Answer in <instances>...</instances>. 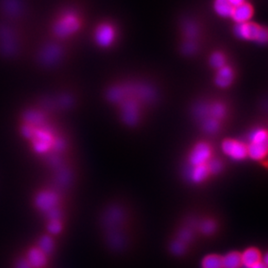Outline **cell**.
Instances as JSON below:
<instances>
[{"instance_id":"cell-21","label":"cell","mask_w":268,"mask_h":268,"mask_svg":"<svg viewBox=\"0 0 268 268\" xmlns=\"http://www.w3.org/2000/svg\"><path fill=\"white\" fill-rule=\"evenodd\" d=\"M47 230H48V234L50 235H56L61 232L63 229V224L59 220V218H55V219H50L47 223Z\"/></svg>"},{"instance_id":"cell-11","label":"cell","mask_w":268,"mask_h":268,"mask_svg":"<svg viewBox=\"0 0 268 268\" xmlns=\"http://www.w3.org/2000/svg\"><path fill=\"white\" fill-rule=\"evenodd\" d=\"M252 16H253V8L252 5L248 2H244L243 4L233 7L230 18L236 24H241V23H246L250 21Z\"/></svg>"},{"instance_id":"cell-3","label":"cell","mask_w":268,"mask_h":268,"mask_svg":"<svg viewBox=\"0 0 268 268\" xmlns=\"http://www.w3.org/2000/svg\"><path fill=\"white\" fill-rule=\"evenodd\" d=\"M80 18L74 12H67L54 24V33L59 37H67L76 33L81 27Z\"/></svg>"},{"instance_id":"cell-1","label":"cell","mask_w":268,"mask_h":268,"mask_svg":"<svg viewBox=\"0 0 268 268\" xmlns=\"http://www.w3.org/2000/svg\"><path fill=\"white\" fill-rule=\"evenodd\" d=\"M248 156L254 161H261L268 155V135L264 128H257L249 136Z\"/></svg>"},{"instance_id":"cell-9","label":"cell","mask_w":268,"mask_h":268,"mask_svg":"<svg viewBox=\"0 0 268 268\" xmlns=\"http://www.w3.org/2000/svg\"><path fill=\"white\" fill-rule=\"evenodd\" d=\"M25 260L32 268H45L48 264V255L36 246L29 248Z\"/></svg>"},{"instance_id":"cell-15","label":"cell","mask_w":268,"mask_h":268,"mask_svg":"<svg viewBox=\"0 0 268 268\" xmlns=\"http://www.w3.org/2000/svg\"><path fill=\"white\" fill-rule=\"evenodd\" d=\"M223 268H240L242 267L241 253L236 251L228 252L222 257Z\"/></svg>"},{"instance_id":"cell-12","label":"cell","mask_w":268,"mask_h":268,"mask_svg":"<svg viewBox=\"0 0 268 268\" xmlns=\"http://www.w3.org/2000/svg\"><path fill=\"white\" fill-rule=\"evenodd\" d=\"M234 79V73L230 66L225 65L219 69L215 76V84L220 88H228Z\"/></svg>"},{"instance_id":"cell-14","label":"cell","mask_w":268,"mask_h":268,"mask_svg":"<svg viewBox=\"0 0 268 268\" xmlns=\"http://www.w3.org/2000/svg\"><path fill=\"white\" fill-rule=\"evenodd\" d=\"M209 175L210 173L207 164L192 166V168L190 170V179L195 183H200L204 181Z\"/></svg>"},{"instance_id":"cell-23","label":"cell","mask_w":268,"mask_h":268,"mask_svg":"<svg viewBox=\"0 0 268 268\" xmlns=\"http://www.w3.org/2000/svg\"><path fill=\"white\" fill-rule=\"evenodd\" d=\"M208 168L210 174H217L220 172L222 168V163L220 162V161L216 160V159H211L208 162Z\"/></svg>"},{"instance_id":"cell-13","label":"cell","mask_w":268,"mask_h":268,"mask_svg":"<svg viewBox=\"0 0 268 268\" xmlns=\"http://www.w3.org/2000/svg\"><path fill=\"white\" fill-rule=\"evenodd\" d=\"M241 261L242 266H244L245 268H252L262 261L261 252L257 248H248L241 253Z\"/></svg>"},{"instance_id":"cell-16","label":"cell","mask_w":268,"mask_h":268,"mask_svg":"<svg viewBox=\"0 0 268 268\" xmlns=\"http://www.w3.org/2000/svg\"><path fill=\"white\" fill-rule=\"evenodd\" d=\"M214 9L219 16L222 18H230L232 14L233 6L228 0H214Z\"/></svg>"},{"instance_id":"cell-20","label":"cell","mask_w":268,"mask_h":268,"mask_svg":"<svg viewBox=\"0 0 268 268\" xmlns=\"http://www.w3.org/2000/svg\"><path fill=\"white\" fill-rule=\"evenodd\" d=\"M226 61H227V58H226L224 54L220 52L213 53L212 56L210 57L211 66L214 69H217V70L224 67L226 65Z\"/></svg>"},{"instance_id":"cell-22","label":"cell","mask_w":268,"mask_h":268,"mask_svg":"<svg viewBox=\"0 0 268 268\" xmlns=\"http://www.w3.org/2000/svg\"><path fill=\"white\" fill-rule=\"evenodd\" d=\"M203 128L206 132L214 134L220 129V121L216 120L213 117L205 119L203 123Z\"/></svg>"},{"instance_id":"cell-10","label":"cell","mask_w":268,"mask_h":268,"mask_svg":"<svg viewBox=\"0 0 268 268\" xmlns=\"http://www.w3.org/2000/svg\"><path fill=\"white\" fill-rule=\"evenodd\" d=\"M122 109L123 117L125 123L128 124H135L137 123L140 115V108L136 101L133 99L124 100L122 105Z\"/></svg>"},{"instance_id":"cell-24","label":"cell","mask_w":268,"mask_h":268,"mask_svg":"<svg viewBox=\"0 0 268 268\" xmlns=\"http://www.w3.org/2000/svg\"><path fill=\"white\" fill-rule=\"evenodd\" d=\"M214 228H215V227H214V225L211 221H206L201 226V230L205 233H211L214 230Z\"/></svg>"},{"instance_id":"cell-8","label":"cell","mask_w":268,"mask_h":268,"mask_svg":"<svg viewBox=\"0 0 268 268\" xmlns=\"http://www.w3.org/2000/svg\"><path fill=\"white\" fill-rule=\"evenodd\" d=\"M116 37V29L108 23L100 24L95 32L96 44L104 48L109 47L115 42Z\"/></svg>"},{"instance_id":"cell-25","label":"cell","mask_w":268,"mask_h":268,"mask_svg":"<svg viewBox=\"0 0 268 268\" xmlns=\"http://www.w3.org/2000/svg\"><path fill=\"white\" fill-rule=\"evenodd\" d=\"M229 3L232 4L233 7H235L237 5H240V4H243L244 2H246V0H228Z\"/></svg>"},{"instance_id":"cell-6","label":"cell","mask_w":268,"mask_h":268,"mask_svg":"<svg viewBox=\"0 0 268 268\" xmlns=\"http://www.w3.org/2000/svg\"><path fill=\"white\" fill-rule=\"evenodd\" d=\"M222 151L226 156L234 161H242L248 156V145L241 141L226 139L221 144Z\"/></svg>"},{"instance_id":"cell-17","label":"cell","mask_w":268,"mask_h":268,"mask_svg":"<svg viewBox=\"0 0 268 268\" xmlns=\"http://www.w3.org/2000/svg\"><path fill=\"white\" fill-rule=\"evenodd\" d=\"M36 246L49 256L53 252L54 248H55L53 236L50 235V234L41 236Z\"/></svg>"},{"instance_id":"cell-19","label":"cell","mask_w":268,"mask_h":268,"mask_svg":"<svg viewBox=\"0 0 268 268\" xmlns=\"http://www.w3.org/2000/svg\"><path fill=\"white\" fill-rule=\"evenodd\" d=\"M208 110H209V113L211 114L213 118H214V119H216L218 121L224 118V116H226V113H227L225 105L220 104V103L213 104L212 106L208 108Z\"/></svg>"},{"instance_id":"cell-7","label":"cell","mask_w":268,"mask_h":268,"mask_svg":"<svg viewBox=\"0 0 268 268\" xmlns=\"http://www.w3.org/2000/svg\"><path fill=\"white\" fill-rule=\"evenodd\" d=\"M212 148L207 143L201 142L194 147L189 156V163L191 166L208 164L212 159Z\"/></svg>"},{"instance_id":"cell-5","label":"cell","mask_w":268,"mask_h":268,"mask_svg":"<svg viewBox=\"0 0 268 268\" xmlns=\"http://www.w3.org/2000/svg\"><path fill=\"white\" fill-rule=\"evenodd\" d=\"M58 202H59L58 196L56 193L49 189L40 191L35 196V199H34V204L36 206V208L41 212L48 213L50 216L53 213L56 212Z\"/></svg>"},{"instance_id":"cell-4","label":"cell","mask_w":268,"mask_h":268,"mask_svg":"<svg viewBox=\"0 0 268 268\" xmlns=\"http://www.w3.org/2000/svg\"><path fill=\"white\" fill-rule=\"evenodd\" d=\"M31 126L32 131L29 138L32 139L34 150L38 154L47 152L54 144V137L52 133L46 128H37L33 125Z\"/></svg>"},{"instance_id":"cell-2","label":"cell","mask_w":268,"mask_h":268,"mask_svg":"<svg viewBox=\"0 0 268 268\" xmlns=\"http://www.w3.org/2000/svg\"><path fill=\"white\" fill-rule=\"evenodd\" d=\"M234 34L240 39L256 41L259 44H266L268 41V30L250 21L235 24Z\"/></svg>"},{"instance_id":"cell-18","label":"cell","mask_w":268,"mask_h":268,"mask_svg":"<svg viewBox=\"0 0 268 268\" xmlns=\"http://www.w3.org/2000/svg\"><path fill=\"white\" fill-rule=\"evenodd\" d=\"M202 268H223L222 256L218 254H209L203 258L201 261Z\"/></svg>"},{"instance_id":"cell-26","label":"cell","mask_w":268,"mask_h":268,"mask_svg":"<svg viewBox=\"0 0 268 268\" xmlns=\"http://www.w3.org/2000/svg\"><path fill=\"white\" fill-rule=\"evenodd\" d=\"M252 268H268V267H267V263H265L263 261H260V263L255 265Z\"/></svg>"}]
</instances>
